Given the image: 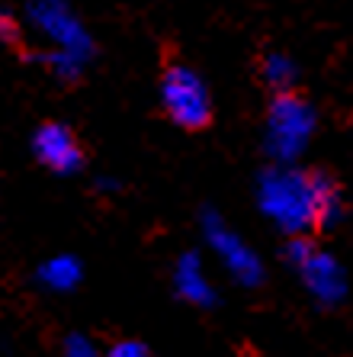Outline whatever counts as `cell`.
Wrapping results in <instances>:
<instances>
[{"mask_svg": "<svg viewBox=\"0 0 353 357\" xmlns=\"http://www.w3.org/2000/svg\"><path fill=\"white\" fill-rule=\"evenodd\" d=\"M257 209L283 235L302 238L312 229L334 225L344 213V199L331 177L302 171L296 165H273L257 181Z\"/></svg>", "mask_w": 353, "mask_h": 357, "instance_id": "1", "label": "cell"}, {"mask_svg": "<svg viewBox=\"0 0 353 357\" xmlns=\"http://www.w3.org/2000/svg\"><path fill=\"white\" fill-rule=\"evenodd\" d=\"M26 20L49 49L39 55V61L49 68L58 81H77L84 75L87 61L93 59V36L81 23L71 3L65 0H33L26 7Z\"/></svg>", "mask_w": 353, "mask_h": 357, "instance_id": "2", "label": "cell"}, {"mask_svg": "<svg viewBox=\"0 0 353 357\" xmlns=\"http://www.w3.org/2000/svg\"><path fill=\"white\" fill-rule=\"evenodd\" d=\"M318 129V113L305 97L292 91L273 93L263 123V145L276 165H296L312 145Z\"/></svg>", "mask_w": 353, "mask_h": 357, "instance_id": "3", "label": "cell"}, {"mask_svg": "<svg viewBox=\"0 0 353 357\" xmlns=\"http://www.w3.org/2000/svg\"><path fill=\"white\" fill-rule=\"evenodd\" d=\"M286 255H289V264L296 267L302 287L312 293L315 303H321V306H337V303H344L347 271L331 251H324L321 245H315L308 235H302V238L289 241Z\"/></svg>", "mask_w": 353, "mask_h": 357, "instance_id": "4", "label": "cell"}, {"mask_svg": "<svg viewBox=\"0 0 353 357\" xmlns=\"http://www.w3.org/2000/svg\"><path fill=\"white\" fill-rule=\"evenodd\" d=\"M161 103L183 129H203L212 116V97L205 81L187 65H171L161 77Z\"/></svg>", "mask_w": 353, "mask_h": 357, "instance_id": "5", "label": "cell"}, {"mask_svg": "<svg viewBox=\"0 0 353 357\" xmlns=\"http://www.w3.org/2000/svg\"><path fill=\"white\" fill-rule=\"evenodd\" d=\"M203 238L205 248L215 255V261L225 267V274L241 287H257L263 280V261L244 238H241L219 213L203 216Z\"/></svg>", "mask_w": 353, "mask_h": 357, "instance_id": "6", "label": "cell"}, {"mask_svg": "<svg viewBox=\"0 0 353 357\" xmlns=\"http://www.w3.org/2000/svg\"><path fill=\"white\" fill-rule=\"evenodd\" d=\"M33 155L52 174H77L84 165V149L77 135L61 123H42L33 132Z\"/></svg>", "mask_w": 353, "mask_h": 357, "instance_id": "7", "label": "cell"}, {"mask_svg": "<svg viewBox=\"0 0 353 357\" xmlns=\"http://www.w3.org/2000/svg\"><path fill=\"white\" fill-rule=\"evenodd\" d=\"M173 290L183 303L189 306H212L215 303V287L212 277L205 271V261L196 251H183L180 258L173 261Z\"/></svg>", "mask_w": 353, "mask_h": 357, "instance_id": "8", "label": "cell"}, {"mask_svg": "<svg viewBox=\"0 0 353 357\" xmlns=\"http://www.w3.org/2000/svg\"><path fill=\"white\" fill-rule=\"evenodd\" d=\"M84 280V264L74 255H52L39 267V283L52 293H71Z\"/></svg>", "mask_w": 353, "mask_h": 357, "instance_id": "9", "label": "cell"}, {"mask_svg": "<svg viewBox=\"0 0 353 357\" xmlns=\"http://www.w3.org/2000/svg\"><path fill=\"white\" fill-rule=\"evenodd\" d=\"M260 75H263V81H267V87H270L273 93H283V91H292V87H296L299 68L289 55H283V52H270L260 65Z\"/></svg>", "mask_w": 353, "mask_h": 357, "instance_id": "10", "label": "cell"}, {"mask_svg": "<svg viewBox=\"0 0 353 357\" xmlns=\"http://www.w3.org/2000/svg\"><path fill=\"white\" fill-rule=\"evenodd\" d=\"M65 357H107L87 335H68L65 338Z\"/></svg>", "mask_w": 353, "mask_h": 357, "instance_id": "11", "label": "cell"}, {"mask_svg": "<svg viewBox=\"0 0 353 357\" xmlns=\"http://www.w3.org/2000/svg\"><path fill=\"white\" fill-rule=\"evenodd\" d=\"M107 357H151V354H148V348H145L141 341L123 338V341H116L113 348L107 351Z\"/></svg>", "mask_w": 353, "mask_h": 357, "instance_id": "12", "label": "cell"}, {"mask_svg": "<svg viewBox=\"0 0 353 357\" xmlns=\"http://www.w3.org/2000/svg\"><path fill=\"white\" fill-rule=\"evenodd\" d=\"M17 39H19V23H17V17H13L10 10L0 7V42L13 45Z\"/></svg>", "mask_w": 353, "mask_h": 357, "instance_id": "13", "label": "cell"}]
</instances>
